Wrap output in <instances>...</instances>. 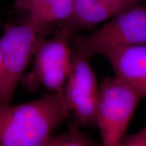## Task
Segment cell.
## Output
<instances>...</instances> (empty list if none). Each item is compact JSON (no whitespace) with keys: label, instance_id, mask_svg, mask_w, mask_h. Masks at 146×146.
I'll use <instances>...</instances> for the list:
<instances>
[{"label":"cell","instance_id":"cell-3","mask_svg":"<svg viewBox=\"0 0 146 146\" xmlns=\"http://www.w3.org/2000/svg\"><path fill=\"white\" fill-rule=\"evenodd\" d=\"M141 100L137 91L115 76L104 79L99 87L96 112L100 145L120 146Z\"/></svg>","mask_w":146,"mask_h":146},{"label":"cell","instance_id":"cell-5","mask_svg":"<svg viewBox=\"0 0 146 146\" xmlns=\"http://www.w3.org/2000/svg\"><path fill=\"white\" fill-rule=\"evenodd\" d=\"M41 38L43 35L25 19L18 24L8 23L4 26L0 37L5 76L4 104L12 102Z\"/></svg>","mask_w":146,"mask_h":146},{"label":"cell","instance_id":"cell-6","mask_svg":"<svg viewBox=\"0 0 146 146\" xmlns=\"http://www.w3.org/2000/svg\"><path fill=\"white\" fill-rule=\"evenodd\" d=\"M90 58L75 49L64 89V98L74 127L96 125L99 87Z\"/></svg>","mask_w":146,"mask_h":146},{"label":"cell","instance_id":"cell-1","mask_svg":"<svg viewBox=\"0 0 146 146\" xmlns=\"http://www.w3.org/2000/svg\"><path fill=\"white\" fill-rule=\"evenodd\" d=\"M64 94L23 104H0V146H45L70 115Z\"/></svg>","mask_w":146,"mask_h":146},{"label":"cell","instance_id":"cell-8","mask_svg":"<svg viewBox=\"0 0 146 146\" xmlns=\"http://www.w3.org/2000/svg\"><path fill=\"white\" fill-rule=\"evenodd\" d=\"M146 0H74L70 16L59 25L76 35Z\"/></svg>","mask_w":146,"mask_h":146},{"label":"cell","instance_id":"cell-9","mask_svg":"<svg viewBox=\"0 0 146 146\" xmlns=\"http://www.w3.org/2000/svg\"><path fill=\"white\" fill-rule=\"evenodd\" d=\"M74 0H16L14 8L26 14L25 20L35 27L42 35L56 23L70 16Z\"/></svg>","mask_w":146,"mask_h":146},{"label":"cell","instance_id":"cell-2","mask_svg":"<svg viewBox=\"0 0 146 146\" xmlns=\"http://www.w3.org/2000/svg\"><path fill=\"white\" fill-rule=\"evenodd\" d=\"M74 35L58 25L52 38H41L35 53L32 70L21 80L25 88L33 91L45 87L50 92L64 94L72 62L70 44Z\"/></svg>","mask_w":146,"mask_h":146},{"label":"cell","instance_id":"cell-10","mask_svg":"<svg viewBox=\"0 0 146 146\" xmlns=\"http://www.w3.org/2000/svg\"><path fill=\"white\" fill-rule=\"evenodd\" d=\"M45 146H101L87 134L73 126L68 131L53 136Z\"/></svg>","mask_w":146,"mask_h":146},{"label":"cell","instance_id":"cell-4","mask_svg":"<svg viewBox=\"0 0 146 146\" xmlns=\"http://www.w3.org/2000/svg\"><path fill=\"white\" fill-rule=\"evenodd\" d=\"M72 43L90 59L113 47L146 45V7L136 5L90 34H76Z\"/></svg>","mask_w":146,"mask_h":146},{"label":"cell","instance_id":"cell-11","mask_svg":"<svg viewBox=\"0 0 146 146\" xmlns=\"http://www.w3.org/2000/svg\"><path fill=\"white\" fill-rule=\"evenodd\" d=\"M120 146H146V126L135 134L126 135Z\"/></svg>","mask_w":146,"mask_h":146},{"label":"cell","instance_id":"cell-12","mask_svg":"<svg viewBox=\"0 0 146 146\" xmlns=\"http://www.w3.org/2000/svg\"><path fill=\"white\" fill-rule=\"evenodd\" d=\"M5 96V76L2 56L0 52V104H4Z\"/></svg>","mask_w":146,"mask_h":146},{"label":"cell","instance_id":"cell-7","mask_svg":"<svg viewBox=\"0 0 146 146\" xmlns=\"http://www.w3.org/2000/svg\"><path fill=\"white\" fill-rule=\"evenodd\" d=\"M110 64L115 76L146 98V45L116 46L102 54Z\"/></svg>","mask_w":146,"mask_h":146}]
</instances>
